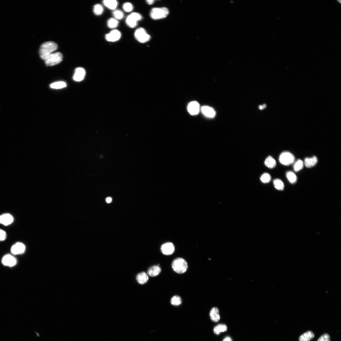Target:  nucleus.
I'll return each instance as SVG.
<instances>
[{
	"label": "nucleus",
	"instance_id": "nucleus-1",
	"mask_svg": "<svg viewBox=\"0 0 341 341\" xmlns=\"http://www.w3.org/2000/svg\"><path fill=\"white\" fill-rule=\"evenodd\" d=\"M57 48L58 45L55 42L48 41L43 43L39 50V54L41 58L45 60Z\"/></svg>",
	"mask_w": 341,
	"mask_h": 341
},
{
	"label": "nucleus",
	"instance_id": "nucleus-2",
	"mask_svg": "<svg viewBox=\"0 0 341 341\" xmlns=\"http://www.w3.org/2000/svg\"><path fill=\"white\" fill-rule=\"evenodd\" d=\"M188 267L186 261L182 258H178L174 259L172 263V268L176 273L181 274L185 273Z\"/></svg>",
	"mask_w": 341,
	"mask_h": 341
},
{
	"label": "nucleus",
	"instance_id": "nucleus-3",
	"mask_svg": "<svg viewBox=\"0 0 341 341\" xmlns=\"http://www.w3.org/2000/svg\"><path fill=\"white\" fill-rule=\"evenodd\" d=\"M169 14V10L167 8H155L151 10L150 15L151 19L156 20L164 19Z\"/></svg>",
	"mask_w": 341,
	"mask_h": 341
},
{
	"label": "nucleus",
	"instance_id": "nucleus-4",
	"mask_svg": "<svg viewBox=\"0 0 341 341\" xmlns=\"http://www.w3.org/2000/svg\"><path fill=\"white\" fill-rule=\"evenodd\" d=\"M143 19L141 14L137 12H133L129 15L126 19V22L127 25L130 28L136 27L139 21Z\"/></svg>",
	"mask_w": 341,
	"mask_h": 341
},
{
	"label": "nucleus",
	"instance_id": "nucleus-5",
	"mask_svg": "<svg viewBox=\"0 0 341 341\" xmlns=\"http://www.w3.org/2000/svg\"><path fill=\"white\" fill-rule=\"evenodd\" d=\"M63 58L62 55L60 52L52 54L45 60V64L48 66L57 65L62 62Z\"/></svg>",
	"mask_w": 341,
	"mask_h": 341
},
{
	"label": "nucleus",
	"instance_id": "nucleus-6",
	"mask_svg": "<svg viewBox=\"0 0 341 341\" xmlns=\"http://www.w3.org/2000/svg\"><path fill=\"white\" fill-rule=\"evenodd\" d=\"M134 37L137 41L141 43L147 42L151 38L150 35L143 28H139L136 30L134 33Z\"/></svg>",
	"mask_w": 341,
	"mask_h": 341
},
{
	"label": "nucleus",
	"instance_id": "nucleus-7",
	"mask_svg": "<svg viewBox=\"0 0 341 341\" xmlns=\"http://www.w3.org/2000/svg\"><path fill=\"white\" fill-rule=\"evenodd\" d=\"M279 160L280 162L282 165H289L294 162L295 157L291 153L285 152H283L280 155Z\"/></svg>",
	"mask_w": 341,
	"mask_h": 341
},
{
	"label": "nucleus",
	"instance_id": "nucleus-8",
	"mask_svg": "<svg viewBox=\"0 0 341 341\" xmlns=\"http://www.w3.org/2000/svg\"><path fill=\"white\" fill-rule=\"evenodd\" d=\"M121 37V33L119 31L114 30L106 34L105 38L108 42H115L119 40Z\"/></svg>",
	"mask_w": 341,
	"mask_h": 341
},
{
	"label": "nucleus",
	"instance_id": "nucleus-9",
	"mask_svg": "<svg viewBox=\"0 0 341 341\" xmlns=\"http://www.w3.org/2000/svg\"><path fill=\"white\" fill-rule=\"evenodd\" d=\"M187 110L191 115H197L198 114L200 110V105L196 101L191 102L188 105Z\"/></svg>",
	"mask_w": 341,
	"mask_h": 341
},
{
	"label": "nucleus",
	"instance_id": "nucleus-10",
	"mask_svg": "<svg viewBox=\"0 0 341 341\" xmlns=\"http://www.w3.org/2000/svg\"><path fill=\"white\" fill-rule=\"evenodd\" d=\"M173 244L171 243H166L162 245L161 248L162 253L165 255H169L172 254L174 251Z\"/></svg>",
	"mask_w": 341,
	"mask_h": 341
},
{
	"label": "nucleus",
	"instance_id": "nucleus-11",
	"mask_svg": "<svg viewBox=\"0 0 341 341\" xmlns=\"http://www.w3.org/2000/svg\"><path fill=\"white\" fill-rule=\"evenodd\" d=\"M25 247L22 243L17 242L12 247L11 251L14 255H19L23 254L25 251Z\"/></svg>",
	"mask_w": 341,
	"mask_h": 341
},
{
	"label": "nucleus",
	"instance_id": "nucleus-12",
	"mask_svg": "<svg viewBox=\"0 0 341 341\" xmlns=\"http://www.w3.org/2000/svg\"><path fill=\"white\" fill-rule=\"evenodd\" d=\"M2 263L5 266L12 267L16 265L17 261L14 257L10 254H7L3 258Z\"/></svg>",
	"mask_w": 341,
	"mask_h": 341
},
{
	"label": "nucleus",
	"instance_id": "nucleus-13",
	"mask_svg": "<svg viewBox=\"0 0 341 341\" xmlns=\"http://www.w3.org/2000/svg\"><path fill=\"white\" fill-rule=\"evenodd\" d=\"M86 74L84 69L79 67L77 68L75 71L73 78L74 80L80 82L83 80Z\"/></svg>",
	"mask_w": 341,
	"mask_h": 341
},
{
	"label": "nucleus",
	"instance_id": "nucleus-14",
	"mask_svg": "<svg viewBox=\"0 0 341 341\" xmlns=\"http://www.w3.org/2000/svg\"><path fill=\"white\" fill-rule=\"evenodd\" d=\"M13 221V217L9 214H4L0 215V223L5 226L11 224Z\"/></svg>",
	"mask_w": 341,
	"mask_h": 341
},
{
	"label": "nucleus",
	"instance_id": "nucleus-15",
	"mask_svg": "<svg viewBox=\"0 0 341 341\" xmlns=\"http://www.w3.org/2000/svg\"><path fill=\"white\" fill-rule=\"evenodd\" d=\"M201 110L205 116L211 118L214 117L215 115V112L212 108L207 106L202 107Z\"/></svg>",
	"mask_w": 341,
	"mask_h": 341
},
{
	"label": "nucleus",
	"instance_id": "nucleus-16",
	"mask_svg": "<svg viewBox=\"0 0 341 341\" xmlns=\"http://www.w3.org/2000/svg\"><path fill=\"white\" fill-rule=\"evenodd\" d=\"M318 162L317 157L315 156H313L312 158H307L304 160V165L306 167L310 168L314 167L317 164Z\"/></svg>",
	"mask_w": 341,
	"mask_h": 341
},
{
	"label": "nucleus",
	"instance_id": "nucleus-17",
	"mask_svg": "<svg viewBox=\"0 0 341 341\" xmlns=\"http://www.w3.org/2000/svg\"><path fill=\"white\" fill-rule=\"evenodd\" d=\"M103 3L104 6L109 9L115 10L118 6V3L116 0H105Z\"/></svg>",
	"mask_w": 341,
	"mask_h": 341
},
{
	"label": "nucleus",
	"instance_id": "nucleus-18",
	"mask_svg": "<svg viewBox=\"0 0 341 341\" xmlns=\"http://www.w3.org/2000/svg\"><path fill=\"white\" fill-rule=\"evenodd\" d=\"M210 316L211 320L215 322H217L220 319V317L219 313V311L217 307H214L211 309Z\"/></svg>",
	"mask_w": 341,
	"mask_h": 341
},
{
	"label": "nucleus",
	"instance_id": "nucleus-19",
	"mask_svg": "<svg viewBox=\"0 0 341 341\" xmlns=\"http://www.w3.org/2000/svg\"><path fill=\"white\" fill-rule=\"evenodd\" d=\"M161 269L158 266H154L149 268L147 271L148 275L155 277L158 275L161 272Z\"/></svg>",
	"mask_w": 341,
	"mask_h": 341
},
{
	"label": "nucleus",
	"instance_id": "nucleus-20",
	"mask_svg": "<svg viewBox=\"0 0 341 341\" xmlns=\"http://www.w3.org/2000/svg\"><path fill=\"white\" fill-rule=\"evenodd\" d=\"M314 336V334L311 331H308L300 336L299 341H310Z\"/></svg>",
	"mask_w": 341,
	"mask_h": 341
},
{
	"label": "nucleus",
	"instance_id": "nucleus-21",
	"mask_svg": "<svg viewBox=\"0 0 341 341\" xmlns=\"http://www.w3.org/2000/svg\"><path fill=\"white\" fill-rule=\"evenodd\" d=\"M137 279L139 283L144 284L147 283L148 281V277L145 272H143L139 273L137 275Z\"/></svg>",
	"mask_w": 341,
	"mask_h": 341
},
{
	"label": "nucleus",
	"instance_id": "nucleus-22",
	"mask_svg": "<svg viewBox=\"0 0 341 341\" xmlns=\"http://www.w3.org/2000/svg\"><path fill=\"white\" fill-rule=\"evenodd\" d=\"M265 164L269 169H273L276 167V163L272 157L268 156L265 160Z\"/></svg>",
	"mask_w": 341,
	"mask_h": 341
},
{
	"label": "nucleus",
	"instance_id": "nucleus-23",
	"mask_svg": "<svg viewBox=\"0 0 341 341\" xmlns=\"http://www.w3.org/2000/svg\"><path fill=\"white\" fill-rule=\"evenodd\" d=\"M227 327L224 324H220L217 325L214 329V333L217 335L220 334L222 332H224L227 331Z\"/></svg>",
	"mask_w": 341,
	"mask_h": 341
},
{
	"label": "nucleus",
	"instance_id": "nucleus-24",
	"mask_svg": "<svg viewBox=\"0 0 341 341\" xmlns=\"http://www.w3.org/2000/svg\"><path fill=\"white\" fill-rule=\"evenodd\" d=\"M66 84L64 82H58L52 83L50 85L51 88L54 89H61L65 88Z\"/></svg>",
	"mask_w": 341,
	"mask_h": 341
},
{
	"label": "nucleus",
	"instance_id": "nucleus-25",
	"mask_svg": "<svg viewBox=\"0 0 341 341\" xmlns=\"http://www.w3.org/2000/svg\"><path fill=\"white\" fill-rule=\"evenodd\" d=\"M107 24L108 28L115 29L118 27L119 22L115 18H111L108 20Z\"/></svg>",
	"mask_w": 341,
	"mask_h": 341
},
{
	"label": "nucleus",
	"instance_id": "nucleus-26",
	"mask_svg": "<svg viewBox=\"0 0 341 341\" xmlns=\"http://www.w3.org/2000/svg\"><path fill=\"white\" fill-rule=\"evenodd\" d=\"M104 11L103 6L100 4H96L93 8L94 13L96 15L99 16L101 15Z\"/></svg>",
	"mask_w": 341,
	"mask_h": 341
},
{
	"label": "nucleus",
	"instance_id": "nucleus-27",
	"mask_svg": "<svg viewBox=\"0 0 341 341\" xmlns=\"http://www.w3.org/2000/svg\"><path fill=\"white\" fill-rule=\"evenodd\" d=\"M274 184L275 188L279 190H284V185L283 182L280 179H276L274 181Z\"/></svg>",
	"mask_w": 341,
	"mask_h": 341
},
{
	"label": "nucleus",
	"instance_id": "nucleus-28",
	"mask_svg": "<svg viewBox=\"0 0 341 341\" xmlns=\"http://www.w3.org/2000/svg\"><path fill=\"white\" fill-rule=\"evenodd\" d=\"M286 177L288 180L292 184L295 183L297 181V177L292 172H288L286 173Z\"/></svg>",
	"mask_w": 341,
	"mask_h": 341
},
{
	"label": "nucleus",
	"instance_id": "nucleus-29",
	"mask_svg": "<svg viewBox=\"0 0 341 341\" xmlns=\"http://www.w3.org/2000/svg\"><path fill=\"white\" fill-rule=\"evenodd\" d=\"M113 15L115 19L117 20H121L123 18L124 14L122 11L116 10H115L113 12Z\"/></svg>",
	"mask_w": 341,
	"mask_h": 341
},
{
	"label": "nucleus",
	"instance_id": "nucleus-30",
	"mask_svg": "<svg viewBox=\"0 0 341 341\" xmlns=\"http://www.w3.org/2000/svg\"><path fill=\"white\" fill-rule=\"evenodd\" d=\"M304 167V162L301 160L297 161L294 166V169L295 172H298L302 169Z\"/></svg>",
	"mask_w": 341,
	"mask_h": 341
},
{
	"label": "nucleus",
	"instance_id": "nucleus-31",
	"mask_svg": "<svg viewBox=\"0 0 341 341\" xmlns=\"http://www.w3.org/2000/svg\"><path fill=\"white\" fill-rule=\"evenodd\" d=\"M171 303L172 305L177 306L181 304L182 300L180 297L178 296H175L172 298Z\"/></svg>",
	"mask_w": 341,
	"mask_h": 341
},
{
	"label": "nucleus",
	"instance_id": "nucleus-32",
	"mask_svg": "<svg viewBox=\"0 0 341 341\" xmlns=\"http://www.w3.org/2000/svg\"><path fill=\"white\" fill-rule=\"evenodd\" d=\"M261 181L264 183H269L271 180V177L270 175L265 173L262 175L260 178Z\"/></svg>",
	"mask_w": 341,
	"mask_h": 341
},
{
	"label": "nucleus",
	"instance_id": "nucleus-33",
	"mask_svg": "<svg viewBox=\"0 0 341 341\" xmlns=\"http://www.w3.org/2000/svg\"><path fill=\"white\" fill-rule=\"evenodd\" d=\"M124 10L126 12H132L133 9V6L132 3L126 2L123 6Z\"/></svg>",
	"mask_w": 341,
	"mask_h": 341
},
{
	"label": "nucleus",
	"instance_id": "nucleus-34",
	"mask_svg": "<svg viewBox=\"0 0 341 341\" xmlns=\"http://www.w3.org/2000/svg\"><path fill=\"white\" fill-rule=\"evenodd\" d=\"M330 336L328 334H325L321 336L318 339V341H330Z\"/></svg>",
	"mask_w": 341,
	"mask_h": 341
},
{
	"label": "nucleus",
	"instance_id": "nucleus-35",
	"mask_svg": "<svg viewBox=\"0 0 341 341\" xmlns=\"http://www.w3.org/2000/svg\"><path fill=\"white\" fill-rule=\"evenodd\" d=\"M7 235L6 232L3 230L0 229V241L5 240L6 238Z\"/></svg>",
	"mask_w": 341,
	"mask_h": 341
},
{
	"label": "nucleus",
	"instance_id": "nucleus-36",
	"mask_svg": "<svg viewBox=\"0 0 341 341\" xmlns=\"http://www.w3.org/2000/svg\"><path fill=\"white\" fill-rule=\"evenodd\" d=\"M146 2L147 4L149 5L153 4L155 2V1H153V0H150V1H149V0H147V1Z\"/></svg>",
	"mask_w": 341,
	"mask_h": 341
},
{
	"label": "nucleus",
	"instance_id": "nucleus-37",
	"mask_svg": "<svg viewBox=\"0 0 341 341\" xmlns=\"http://www.w3.org/2000/svg\"><path fill=\"white\" fill-rule=\"evenodd\" d=\"M223 341H232V340L230 337H227L225 338Z\"/></svg>",
	"mask_w": 341,
	"mask_h": 341
},
{
	"label": "nucleus",
	"instance_id": "nucleus-38",
	"mask_svg": "<svg viewBox=\"0 0 341 341\" xmlns=\"http://www.w3.org/2000/svg\"><path fill=\"white\" fill-rule=\"evenodd\" d=\"M106 201L107 203H110L112 202V198L111 197H108L106 198Z\"/></svg>",
	"mask_w": 341,
	"mask_h": 341
},
{
	"label": "nucleus",
	"instance_id": "nucleus-39",
	"mask_svg": "<svg viewBox=\"0 0 341 341\" xmlns=\"http://www.w3.org/2000/svg\"><path fill=\"white\" fill-rule=\"evenodd\" d=\"M266 107V105H263V106H260L259 108L261 110V109H263L264 108H265Z\"/></svg>",
	"mask_w": 341,
	"mask_h": 341
}]
</instances>
